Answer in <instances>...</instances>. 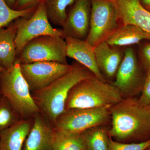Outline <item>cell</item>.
I'll return each mask as SVG.
<instances>
[{
	"mask_svg": "<svg viewBox=\"0 0 150 150\" xmlns=\"http://www.w3.org/2000/svg\"><path fill=\"white\" fill-rule=\"evenodd\" d=\"M109 137L122 143H139L150 139V105L134 98H123L110 108Z\"/></svg>",
	"mask_w": 150,
	"mask_h": 150,
	"instance_id": "obj_1",
	"label": "cell"
},
{
	"mask_svg": "<svg viewBox=\"0 0 150 150\" xmlns=\"http://www.w3.org/2000/svg\"><path fill=\"white\" fill-rule=\"evenodd\" d=\"M96 77L82 65L75 62L69 71L45 88L33 93L40 113L54 123L66 110V101L71 89L81 81Z\"/></svg>",
	"mask_w": 150,
	"mask_h": 150,
	"instance_id": "obj_2",
	"label": "cell"
},
{
	"mask_svg": "<svg viewBox=\"0 0 150 150\" xmlns=\"http://www.w3.org/2000/svg\"><path fill=\"white\" fill-rule=\"evenodd\" d=\"M123 99L111 83L96 77L81 81L71 89L66 101V110L74 108L112 107Z\"/></svg>",
	"mask_w": 150,
	"mask_h": 150,
	"instance_id": "obj_3",
	"label": "cell"
},
{
	"mask_svg": "<svg viewBox=\"0 0 150 150\" xmlns=\"http://www.w3.org/2000/svg\"><path fill=\"white\" fill-rule=\"evenodd\" d=\"M0 85L3 96L22 119L31 118L40 112L16 59L11 68L0 73Z\"/></svg>",
	"mask_w": 150,
	"mask_h": 150,
	"instance_id": "obj_4",
	"label": "cell"
},
{
	"mask_svg": "<svg viewBox=\"0 0 150 150\" xmlns=\"http://www.w3.org/2000/svg\"><path fill=\"white\" fill-rule=\"evenodd\" d=\"M91 12L86 41L92 47L106 41L121 26L112 0H91Z\"/></svg>",
	"mask_w": 150,
	"mask_h": 150,
	"instance_id": "obj_5",
	"label": "cell"
},
{
	"mask_svg": "<svg viewBox=\"0 0 150 150\" xmlns=\"http://www.w3.org/2000/svg\"><path fill=\"white\" fill-rule=\"evenodd\" d=\"M16 57L20 64L50 62L68 64L67 43L64 38L53 35H43L27 43Z\"/></svg>",
	"mask_w": 150,
	"mask_h": 150,
	"instance_id": "obj_6",
	"label": "cell"
},
{
	"mask_svg": "<svg viewBox=\"0 0 150 150\" xmlns=\"http://www.w3.org/2000/svg\"><path fill=\"white\" fill-rule=\"evenodd\" d=\"M110 107L66 110L54 123L55 131L82 133L111 120Z\"/></svg>",
	"mask_w": 150,
	"mask_h": 150,
	"instance_id": "obj_7",
	"label": "cell"
},
{
	"mask_svg": "<svg viewBox=\"0 0 150 150\" xmlns=\"http://www.w3.org/2000/svg\"><path fill=\"white\" fill-rule=\"evenodd\" d=\"M146 74L136 49L129 46L125 48L123 60L111 83L118 89L123 98H134L142 91Z\"/></svg>",
	"mask_w": 150,
	"mask_h": 150,
	"instance_id": "obj_8",
	"label": "cell"
},
{
	"mask_svg": "<svg viewBox=\"0 0 150 150\" xmlns=\"http://www.w3.org/2000/svg\"><path fill=\"white\" fill-rule=\"evenodd\" d=\"M17 27L15 39L17 56L27 43L43 35L64 38L62 29L53 27L48 20L45 1L37 6L31 16L20 18L15 21Z\"/></svg>",
	"mask_w": 150,
	"mask_h": 150,
	"instance_id": "obj_9",
	"label": "cell"
},
{
	"mask_svg": "<svg viewBox=\"0 0 150 150\" xmlns=\"http://www.w3.org/2000/svg\"><path fill=\"white\" fill-rule=\"evenodd\" d=\"M72 65L50 62L21 64L22 75L31 93L47 87L69 71Z\"/></svg>",
	"mask_w": 150,
	"mask_h": 150,
	"instance_id": "obj_10",
	"label": "cell"
},
{
	"mask_svg": "<svg viewBox=\"0 0 150 150\" xmlns=\"http://www.w3.org/2000/svg\"><path fill=\"white\" fill-rule=\"evenodd\" d=\"M91 12V0H76L67 12L62 25L64 38L86 40L89 30Z\"/></svg>",
	"mask_w": 150,
	"mask_h": 150,
	"instance_id": "obj_11",
	"label": "cell"
},
{
	"mask_svg": "<svg viewBox=\"0 0 150 150\" xmlns=\"http://www.w3.org/2000/svg\"><path fill=\"white\" fill-rule=\"evenodd\" d=\"M125 48L110 46L106 41L94 48L97 64L108 82L112 83L115 79L124 57Z\"/></svg>",
	"mask_w": 150,
	"mask_h": 150,
	"instance_id": "obj_12",
	"label": "cell"
},
{
	"mask_svg": "<svg viewBox=\"0 0 150 150\" xmlns=\"http://www.w3.org/2000/svg\"><path fill=\"white\" fill-rule=\"evenodd\" d=\"M55 131L46 118L40 112L37 113L23 150H52Z\"/></svg>",
	"mask_w": 150,
	"mask_h": 150,
	"instance_id": "obj_13",
	"label": "cell"
},
{
	"mask_svg": "<svg viewBox=\"0 0 150 150\" xmlns=\"http://www.w3.org/2000/svg\"><path fill=\"white\" fill-rule=\"evenodd\" d=\"M67 43V57L74 59L90 71L94 75L102 81L108 82L97 64L94 48L85 40L65 36Z\"/></svg>",
	"mask_w": 150,
	"mask_h": 150,
	"instance_id": "obj_14",
	"label": "cell"
},
{
	"mask_svg": "<svg viewBox=\"0 0 150 150\" xmlns=\"http://www.w3.org/2000/svg\"><path fill=\"white\" fill-rule=\"evenodd\" d=\"M31 118L22 119L0 134V150H23L32 127Z\"/></svg>",
	"mask_w": 150,
	"mask_h": 150,
	"instance_id": "obj_15",
	"label": "cell"
},
{
	"mask_svg": "<svg viewBox=\"0 0 150 150\" xmlns=\"http://www.w3.org/2000/svg\"><path fill=\"white\" fill-rule=\"evenodd\" d=\"M145 40L150 41V33L134 25L126 24L121 25L105 41L111 46L126 48Z\"/></svg>",
	"mask_w": 150,
	"mask_h": 150,
	"instance_id": "obj_16",
	"label": "cell"
},
{
	"mask_svg": "<svg viewBox=\"0 0 150 150\" xmlns=\"http://www.w3.org/2000/svg\"><path fill=\"white\" fill-rule=\"evenodd\" d=\"M15 21L0 29V61L3 67L8 69L13 65L17 57Z\"/></svg>",
	"mask_w": 150,
	"mask_h": 150,
	"instance_id": "obj_17",
	"label": "cell"
},
{
	"mask_svg": "<svg viewBox=\"0 0 150 150\" xmlns=\"http://www.w3.org/2000/svg\"><path fill=\"white\" fill-rule=\"evenodd\" d=\"M52 150H87L83 133L55 131Z\"/></svg>",
	"mask_w": 150,
	"mask_h": 150,
	"instance_id": "obj_18",
	"label": "cell"
},
{
	"mask_svg": "<svg viewBox=\"0 0 150 150\" xmlns=\"http://www.w3.org/2000/svg\"><path fill=\"white\" fill-rule=\"evenodd\" d=\"M108 130L103 126H97L83 133L87 150H109Z\"/></svg>",
	"mask_w": 150,
	"mask_h": 150,
	"instance_id": "obj_19",
	"label": "cell"
},
{
	"mask_svg": "<svg viewBox=\"0 0 150 150\" xmlns=\"http://www.w3.org/2000/svg\"><path fill=\"white\" fill-rule=\"evenodd\" d=\"M76 0H45L46 13L51 23L62 27L67 16V9Z\"/></svg>",
	"mask_w": 150,
	"mask_h": 150,
	"instance_id": "obj_20",
	"label": "cell"
},
{
	"mask_svg": "<svg viewBox=\"0 0 150 150\" xmlns=\"http://www.w3.org/2000/svg\"><path fill=\"white\" fill-rule=\"evenodd\" d=\"M36 8L16 10L10 7L5 0H0V29L6 27L17 19L29 17Z\"/></svg>",
	"mask_w": 150,
	"mask_h": 150,
	"instance_id": "obj_21",
	"label": "cell"
},
{
	"mask_svg": "<svg viewBox=\"0 0 150 150\" xmlns=\"http://www.w3.org/2000/svg\"><path fill=\"white\" fill-rule=\"evenodd\" d=\"M4 97L0 99V134L22 120Z\"/></svg>",
	"mask_w": 150,
	"mask_h": 150,
	"instance_id": "obj_22",
	"label": "cell"
},
{
	"mask_svg": "<svg viewBox=\"0 0 150 150\" xmlns=\"http://www.w3.org/2000/svg\"><path fill=\"white\" fill-rule=\"evenodd\" d=\"M150 146V139L139 143H122L112 139L110 137L109 150H146Z\"/></svg>",
	"mask_w": 150,
	"mask_h": 150,
	"instance_id": "obj_23",
	"label": "cell"
},
{
	"mask_svg": "<svg viewBox=\"0 0 150 150\" xmlns=\"http://www.w3.org/2000/svg\"><path fill=\"white\" fill-rule=\"evenodd\" d=\"M149 41L141 42L136 49L140 63L146 71L150 69V41Z\"/></svg>",
	"mask_w": 150,
	"mask_h": 150,
	"instance_id": "obj_24",
	"label": "cell"
},
{
	"mask_svg": "<svg viewBox=\"0 0 150 150\" xmlns=\"http://www.w3.org/2000/svg\"><path fill=\"white\" fill-rule=\"evenodd\" d=\"M146 79L142 91V94L138 99L142 104L150 105V69L146 71Z\"/></svg>",
	"mask_w": 150,
	"mask_h": 150,
	"instance_id": "obj_25",
	"label": "cell"
},
{
	"mask_svg": "<svg viewBox=\"0 0 150 150\" xmlns=\"http://www.w3.org/2000/svg\"><path fill=\"white\" fill-rule=\"evenodd\" d=\"M45 1V0H16L13 9L16 10H22L35 8L40 3Z\"/></svg>",
	"mask_w": 150,
	"mask_h": 150,
	"instance_id": "obj_26",
	"label": "cell"
},
{
	"mask_svg": "<svg viewBox=\"0 0 150 150\" xmlns=\"http://www.w3.org/2000/svg\"><path fill=\"white\" fill-rule=\"evenodd\" d=\"M143 7L150 13V0H140Z\"/></svg>",
	"mask_w": 150,
	"mask_h": 150,
	"instance_id": "obj_27",
	"label": "cell"
},
{
	"mask_svg": "<svg viewBox=\"0 0 150 150\" xmlns=\"http://www.w3.org/2000/svg\"><path fill=\"white\" fill-rule=\"evenodd\" d=\"M16 0H5L6 3L11 7V8H13L15 4Z\"/></svg>",
	"mask_w": 150,
	"mask_h": 150,
	"instance_id": "obj_28",
	"label": "cell"
},
{
	"mask_svg": "<svg viewBox=\"0 0 150 150\" xmlns=\"http://www.w3.org/2000/svg\"><path fill=\"white\" fill-rule=\"evenodd\" d=\"M5 69L3 67L2 64L1 62L0 61V73H1Z\"/></svg>",
	"mask_w": 150,
	"mask_h": 150,
	"instance_id": "obj_29",
	"label": "cell"
},
{
	"mask_svg": "<svg viewBox=\"0 0 150 150\" xmlns=\"http://www.w3.org/2000/svg\"><path fill=\"white\" fill-rule=\"evenodd\" d=\"M3 96L2 93L1 89V85H0V99Z\"/></svg>",
	"mask_w": 150,
	"mask_h": 150,
	"instance_id": "obj_30",
	"label": "cell"
},
{
	"mask_svg": "<svg viewBox=\"0 0 150 150\" xmlns=\"http://www.w3.org/2000/svg\"><path fill=\"white\" fill-rule=\"evenodd\" d=\"M146 150H150V146L146 149Z\"/></svg>",
	"mask_w": 150,
	"mask_h": 150,
	"instance_id": "obj_31",
	"label": "cell"
}]
</instances>
